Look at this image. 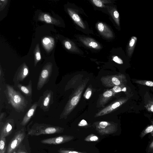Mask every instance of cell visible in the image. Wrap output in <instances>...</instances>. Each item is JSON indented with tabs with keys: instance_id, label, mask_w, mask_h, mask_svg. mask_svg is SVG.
Returning a JSON list of instances; mask_svg holds the SVG:
<instances>
[{
	"instance_id": "cell-19",
	"label": "cell",
	"mask_w": 153,
	"mask_h": 153,
	"mask_svg": "<svg viewBox=\"0 0 153 153\" xmlns=\"http://www.w3.org/2000/svg\"><path fill=\"white\" fill-rule=\"evenodd\" d=\"M68 12L73 20L80 27L84 29L85 27L82 22L79 16L69 8L67 9Z\"/></svg>"
},
{
	"instance_id": "cell-32",
	"label": "cell",
	"mask_w": 153,
	"mask_h": 153,
	"mask_svg": "<svg viewBox=\"0 0 153 153\" xmlns=\"http://www.w3.org/2000/svg\"><path fill=\"white\" fill-rule=\"evenodd\" d=\"M93 3L97 7H101L103 6L102 2L100 0H93L92 1Z\"/></svg>"
},
{
	"instance_id": "cell-34",
	"label": "cell",
	"mask_w": 153,
	"mask_h": 153,
	"mask_svg": "<svg viewBox=\"0 0 153 153\" xmlns=\"http://www.w3.org/2000/svg\"><path fill=\"white\" fill-rule=\"evenodd\" d=\"M88 45L93 48H96L98 46L97 44L94 41H91L88 42Z\"/></svg>"
},
{
	"instance_id": "cell-36",
	"label": "cell",
	"mask_w": 153,
	"mask_h": 153,
	"mask_svg": "<svg viewBox=\"0 0 153 153\" xmlns=\"http://www.w3.org/2000/svg\"><path fill=\"white\" fill-rule=\"evenodd\" d=\"M87 125V122L85 120H82L79 123L78 126H84Z\"/></svg>"
},
{
	"instance_id": "cell-6",
	"label": "cell",
	"mask_w": 153,
	"mask_h": 153,
	"mask_svg": "<svg viewBox=\"0 0 153 153\" xmlns=\"http://www.w3.org/2000/svg\"><path fill=\"white\" fill-rule=\"evenodd\" d=\"M25 136V131L24 128L15 133L9 143L6 153H13L21 145Z\"/></svg>"
},
{
	"instance_id": "cell-20",
	"label": "cell",
	"mask_w": 153,
	"mask_h": 153,
	"mask_svg": "<svg viewBox=\"0 0 153 153\" xmlns=\"http://www.w3.org/2000/svg\"><path fill=\"white\" fill-rule=\"evenodd\" d=\"M34 65L36 66L38 62L41 59L40 51L39 44H37L35 47L34 51Z\"/></svg>"
},
{
	"instance_id": "cell-11",
	"label": "cell",
	"mask_w": 153,
	"mask_h": 153,
	"mask_svg": "<svg viewBox=\"0 0 153 153\" xmlns=\"http://www.w3.org/2000/svg\"><path fill=\"white\" fill-rule=\"evenodd\" d=\"M29 70L25 63H23L19 68L16 72L13 79L14 83L17 84L23 81L29 75Z\"/></svg>"
},
{
	"instance_id": "cell-37",
	"label": "cell",
	"mask_w": 153,
	"mask_h": 153,
	"mask_svg": "<svg viewBox=\"0 0 153 153\" xmlns=\"http://www.w3.org/2000/svg\"><path fill=\"white\" fill-rule=\"evenodd\" d=\"M114 16L116 19H119V15L118 12L116 10H115L113 13Z\"/></svg>"
},
{
	"instance_id": "cell-18",
	"label": "cell",
	"mask_w": 153,
	"mask_h": 153,
	"mask_svg": "<svg viewBox=\"0 0 153 153\" xmlns=\"http://www.w3.org/2000/svg\"><path fill=\"white\" fill-rule=\"evenodd\" d=\"M114 93L112 90H107L102 95L99 101V104L103 105L109 100L114 95Z\"/></svg>"
},
{
	"instance_id": "cell-27",
	"label": "cell",
	"mask_w": 153,
	"mask_h": 153,
	"mask_svg": "<svg viewBox=\"0 0 153 153\" xmlns=\"http://www.w3.org/2000/svg\"><path fill=\"white\" fill-rule=\"evenodd\" d=\"M59 153H84L83 152L71 150L60 149L58 150Z\"/></svg>"
},
{
	"instance_id": "cell-40",
	"label": "cell",
	"mask_w": 153,
	"mask_h": 153,
	"mask_svg": "<svg viewBox=\"0 0 153 153\" xmlns=\"http://www.w3.org/2000/svg\"></svg>"
},
{
	"instance_id": "cell-14",
	"label": "cell",
	"mask_w": 153,
	"mask_h": 153,
	"mask_svg": "<svg viewBox=\"0 0 153 153\" xmlns=\"http://www.w3.org/2000/svg\"><path fill=\"white\" fill-rule=\"evenodd\" d=\"M137 40V37L133 36L131 37L127 45L126 53L128 59L131 58L134 53Z\"/></svg>"
},
{
	"instance_id": "cell-38",
	"label": "cell",
	"mask_w": 153,
	"mask_h": 153,
	"mask_svg": "<svg viewBox=\"0 0 153 153\" xmlns=\"http://www.w3.org/2000/svg\"><path fill=\"white\" fill-rule=\"evenodd\" d=\"M5 113L4 112L1 113L0 115V122H1L3 118H4Z\"/></svg>"
},
{
	"instance_id": "cell-10",
	"label": "cell",
	"mask_w": 153,
	"mask_h": 153,
	"mask_svg": "<svg viewBox=\"0 0 153 153\" xmlns=\"http://www.w3.org/2000/svg\"><path fill=\"white\" fill-rule=\"evenodd\" d=\"M128 100V98H123L117 100L99 111L96 114L95 117L102 116L111 112L125 103Z\"/></svg>"
},
{
	"instance_id": "cell-3",
	"label": "cell",
	"mask_w": 153,
	"mask_h": 153,
	"mask_svg": "<svg viewBox=\"0 0 153 153\" xmlns=\"http://www.w3.org/2000/svg\"><path fill=\"white\" fill-rule=\"evenodd\" d=\"M86 84L85 82L82 84L70 97L60 115V118L66 117L76 106L79 101Z\"/></svg>"
},
{
	"instance_id": "cell-8",
	"label": "cell",
	"mask_w": 153,
	"mask_h": 153,
	"mask_svg": "<svg viewBox=\"0 0 153 153\" xmlns=\"http://www.w3.org/2000/svg\"><path fill=\"white\" fill-rule=\"evenodd\" d=\"M95 125L96 130L101 135L112 134L117 130L116 125L107 121L97 122Z\"/></svg>"
},
{
	"instance_id": "cell-23",
	"label": "cell",
	"mask_w": 153,
	"mask_h": 153,
	"mask_svg": "<svg viewBox=\"0 0 153 153\" xmlns=\"http://www.w3.org/2000/svg\"><path fill=\"white\" fill-rule=\"evenodd\" d=\"M98 136L93 134H91L87 136L84 139V140L87 142H96L99 140Z\"/></svg>"
},
{
	"instance_id": "cell-12",
	"label": "cell",
	"mask_w": 153,
	"mask_h": 153,
	"mask_svg": "<svg viewBox=\"0 0 153 153\" xmlns=\"http://www.w3.org/2000/svg\"><path fill=\"white\" fill-rule=\"evenodd\" d=\"M0 136L5 137L12 133L14 127V121L13 119H9L5 123L0 122Z\"/></svg>"
},
{
	"instance_id": "cell-2",
	"label": "cell",
	"mask_w": 153,
	"mask_h": 153,
	"mask_svg": "<svg viewBox=\"0 0 153 153\" xmlns=\"http://www.w3.org/2000/svg\"><path fill=\"white\" fill-rule=\"evenodd\" d=\"M28 135L37 136L42 134H52L61 133L63 132L62 127L43 123L35 124L31 128H28Z\"/></svg>"
},
{
	"instance_id": "cell-16",
	"label": "cell",
	"mask_w": 153,
	"mask_h": 153,
	"mask_svg": "<svg viewBox=\"0 0 153 153\" xmlns=\"http://www.w3.org/2000/svg\"><path fill=\"white\" fill-rule=\"evenodd\" d=\"M54 40L51 37H44L42 40V43L47 52H49L53 48L54 45Z\"/></svg>"
},
{
	"instance_id": "cell-9",
	"label": "cell",
	"mask_w": 153,
	"mask_h": 153,
	"mask_svg": "<svg viewBox=\"0 0 153 153\" xmlns=\"http://www.w3.org/2000/svg\"><path fill=\"white\" fill-rule=\"evenodd\" d=\"M74 138L73 136L62 135L44 139L42 140L41 142L43 144L57 145L69 142Z\"/></svg>"
},
{
	"instance_id": "cell-7",
	"label": "cell",
	"mask_w": 153,
	"mask_h": 153,
	"mask_svg": "<svg viewBox=\"0 0 153 153\" xmlns=\"http://www.w3.org/2000/svg\"><path fill=\"white\" fill-rule=\"evenodd\" d=\"M53 92L47 90L40 96L38 102V106L44 111H48L53 102Z\"/></svg>"
},
{
	"instance_id": "cell-1",
	"label": "cell",
	"mask_w": 153,
	"mask_h": 153,
	"mask_svg": "<svg viewBox=\"0 0 153 153\" xmlns=\"http://www.w3.org/2000/svg\"><path fill=\"white\" fill-rule=\"evenodd\" d=\"M4 92L8 103L16 111L20 112L25 111L27 101L20 92L8 84L6 85Z\"/></svg>"
},
{
	"instance_id": "cell-29",
	"label": "cell",
	"mask_w": 153,
	"mask_h": 153,
	"mask_svg": "<svg viewBox=\"0 0 153 153\" xmlns=\"http://www.w3.org/2000/svg\"><path fill=\"white\" fill-rule=\"evenodd\" d=\"M8 0H4L0 1V11L2 10L8 3Z\"/></svg>"
},
{
	"instance_id": "cell-13",
	"label": "cell",
	"mask_w": 153,
	"mask_h": 153,
	"mask_svg": "<svg viewBox=\"0 0 153 153\" xmlns=\"http://www.w3.org/2000/svg\"><path fill=\"white\" fill-rule=\"evenodd\" d=\"M38 20L50 24L57 25L60 24L59 20L53 17L49 14L44 13L40 12L39 13Z\"/></svg>"
},
{
	"instance_id": "cell-31",
	"label": "cell",
	"mask_w": 153,
	"mask_h": 153,
	"mask_svg": "<svg viewBox=\"0 0 153 153\" xmlns=\"http://www.w3.org/2000/svg\"><path fill=\"white\" fill-rule=\"evenodd\" d=\"M92 93V91L90 88H88L85 91V97L86 99H89Z\"/></svg>"
},
{
	"instance_id": "cell-21",
	"label": "cell",
	"mask_w": 153,
	"mask_h": 153,
	"mask_svg": "<svg viewBox=\"0 0 153 153\" xmlns=\"http://www.w3.org/2000/svg\"><path fill=\"white\" fill-rule=\"evenodd\" d=\"M6 137L0 136V153H6Z\"/></svg>"
},
{
	"instance_id": "cell-33",
	"label": "cell",
	"mask_w": 153,
	"mask_h": 153,
	"mask_svg": "<svg viewBox=\"0 0 153 153\" xmlns=\"http://www.w3.org/2000/svg\"><path fill=\"white\" fill-rule=\"evenodd\" d=\"M65 48L68 50H70L71 47V45L70 42L68 41H65L64 42Z\"/></svg>"
},
{
	"instance_id": "cell-22",
	"label": "cell",
	"mask_w": 153,
	"mask_h": 153,
	"mask_svg": "<svg viewBox=\"0 0 153 153\" xmlns=\"http://www.w3.org/2000/svg\"><path fill=\"white\" fill-rule=\"evenodd\" d=\"M134 83L149 87H153V81L146 80L136 79L134 81Z\"/></svg>"
},
{
	"instance_id": "cell-4",
	"label": "cell",
	"mask_w": 153,
	"mask_h": 153,
	"mask_svg": "<svg viewBox=\"0 0 153 153\" xmlns=\"http://www.w3.org/2000/svg\"><path fill=\"white\" fill-rule=\"evenodd\" d=\"M101 81L104 85L108 87L125 86L127 82L125 75L123 74L104 76L101 78Z\"/></svg>"
},
{
	"instance_id": "cell-5",
	"label": "cell",
	"mask_w": 153,
	"mask_h": 153,
	"mask_svg": "<svg viewBox=\"0 0 153 153\" xmlns=\"http://www.w3.org/2000/svg\"><path fill=\"white\" fill-rule=\"evenodd\" d=\"M53 70V64L47 63L43 67L39 74L37 84V90H40L49 80Z\"/></svg>"
},
{
	"instance_id": "cell-28",
	"label": "cell",
	"mask_w": 153,
	"mask_h": 153,
	"mask_svg": "<svg viewBox=\"0 0 153 153\" xmlns=\"http://www.w3.org/2000/svg\"><path fill=\"white\" fill-rule=\"evenodd\" d=\"M153 131V125H151L148 127L142 133L143 136H144L147 133L152 132Z\"/></svg>"
},
{
	"instance_id": "cell-26",
	"label": "cell",
	"mask_w": 153,
	"mask_h": 153,
	"mask_svg": "<svg viewBox=\"0 0 153 153\" xmlns=\"http://www.w3.org/2000/svg\"><path fill=\"white\" fill-rule=\"evenodd\" d=\"M13 153H28L25 147L23 145H20L18 148Z\"/></svg>"
},
{
	"instance_id": "cell-39",
	"label": "cell",
	"mask_w": 153,
	"mask_h": 153,
	"mask_svg": "<svg viewBox=\"0 0 153 153\" xmlns=\"http://www.w3.org/2000/svg\"><path fill=\"white\" fill-rule=\"evenodd\" d=\"M149 148L150 149H153V141L150 145Z\"/></svg>"
},
{
	"instance_id": "cell-17",
	"label": "cell",
	"mask_w": 153,
	"mask_h": 153,
	"mask_svg": "<svg viewBox=\"0 0 153 153\" xmlns=\"http://www.w3.org/2000/svg\"><path fill=\"white\" fill-rule=\"evenodd\" d=\"M16 85L19 90L25 95L28 97L32 95V89L31 80L29 81L28 85H24L19 83Z\"/></svg>"
},
{
	"instance_id": "cell-35",
	"label": "cell",
	"mask_w": 153,
	"mask_h": 153,
	"mask_svg": "<svg viewBox=\"0 0 153 153\" xmlns=\"http://www.w3.org/2000/svg\"><path fill=\"white\" fill-rule=\"evenodd\" d=\"M98 28L100 32H103L104 29V26L102 23H100L98 25Z\"/></svg>"
},
{
	"instance_id": "cell-24",
	"label": "cell",
	"mask_w": 153,
	"mask_h": 153,
	"mask_svg": "<svg viewBox=\"0 0 153 153\" xmlns=\"http://www.w3.org/2000/svg\"><path fill=\"white\" fill-rule=\"evenodd\" d=\"M112 91L115 93L119 92L121 91H126V88L125 86H116L113 87L112 89Z\"/></svg>"
},
{
	"instance_id": "cell-25",
	"label": "cell",
	"mask_w": 153,
	"mask_h": 153,
	"mask_svg": "<svg viewBox=\"0 0 153 153\" xmlns=\"http://www.w3.org/2000/svg\"><path fill=\"white\" fill-rule=\"evenodd\" d=\"M145 107L148 111L153 112V100L149 101Z\"/></svg>"
},
{
	"instance_id": "cell-30",
	"label": "cell",
	"mask_w": 153,
	"mask_h": 153,
	"mask_svg": "<svg viewBox=\"0 0 153 153\" xmlns=\"http://www.w3.org/2000/svg\"><path fill=\"white\" fill-rule=\"evenodd\" d=\"M113 59L114 61L118 64H123V60L117 56H114Z\"/></svg>"
},
{
	"instance_id": "cell-15",
	"label": "cell",
	"mask_w": 153,
	"mask_h": 153,
	"mask_svg": "<svg viewBox=\"0 0 153 153\" xmlns=\"http://www.w3.org/2000/svg\"><path fill=\"white\" fill-rule=\"evenodd\" d=\"M38 106L37 102H35L34 103L24 117L21 123V125L25 126L27 123L33 115Z\"/></svg>"
}]
</instances>
